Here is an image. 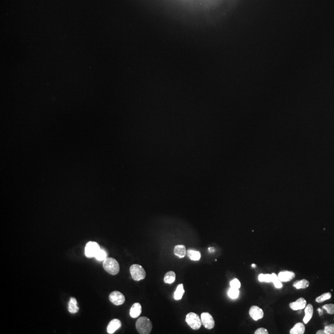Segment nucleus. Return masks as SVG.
<instances>
[{
	"label": "nucleus",
	"instance_id": "f257e3e1",
	"mask_svg": "<svg viewBox=\"0 0 334 334\" xmlns=\"http://www.w3.org/2000/svg\"><path fill=\"white\" fill-rule=\"evenodd\" d=\"M136 327L138 332L141 334H149L152 329V324L150 320L145 316L141 317L136 323Z\"/></svg>",
	"mask_w": 334,
	"mask_h": 334
},
{
	"label": "nucleus",
	"instance_id": "f03ea898",
	"mask_svg": "<svg viewBox=\"0 0 334 334\" xmlns=\"http://www.w3.org/2000/svg\"><path fill=\"white\" fill-rule=\"evenodd\" d=\"M104 269L111 275H116L119 271V265L118 261L112 258H107L103 263Z\"/></svg>",
	"mask_w": 334,
	"mask_h": 334
},
{
	"label": "nucleus",
	"instance_id": "7ed1b4c3",
	"mask_svg": "<svg viewBox=\"0 0 334 334\" xmlns=\"http://www.w3.org/2000/svg\"><path fill=\"white\" fill-rule=\"evenodd\" d=\"M186 322L194 330H198L201 327L202 321L200 317L194 313H189L186 316Z\"/></svg>",
	"mask_w": 334,
	"mask_h": 334
},
{
	"label": "nucleus",
	"instance_id": "20e7f679",
	"mask_svg": "<svg viewBox=\"0 0 334 334\" xmlns=\"http://www.w3.org/2000/svg\"><path fill=\"white\" fill-rule=\"evenodd\" d=\"M130 273L133 279L135 281L143 280L146 276V273L144 268L138 264H133L131 266Z\"/></svg>",
	"mask_w": 334,
	"mask_h": 334
},
{
	"label": "nucleus",
	"instance_id": "39448f33",
	"mask_svg": "<svg viewBox=\"0 0 334 334\" xmlns=\"http://www.w3.org/2000/svg\"><path fill=\"white\" fill-rule=\"evenodd\" d=\"M100 247L98 244L94 241H89L87 243L85 248V254L89 258L95 257L100 251Z\"/></svg>",
	"mask_w": 334,
	"mask_h": 334
},
{
	"label": "nucleus",
	"instance_id": "423d86ee",
	"mask_svg": "<svg viewBox=\"0 0 334 334\" xmlns=\"http://www.w3.org/2000/svg\"><path fill=\"white\" fill-rule=\"evenodd\" d=\"M201 321L203 325L207 329H212L215 326V321L211 314L203 313L201 314Z\"/></svg>",
	"mask_w": 334,
	"mask_h": 334
},
{
	"label": "nucleus",
	"instance_id": "0eeeda50",
	"mask_svg": "<svg viewBox=\"0 0 334 334\" xmlns=\"http://www.w3.org/2000/svg\"><path fill=\"white\" fill-rule=\"evenodd\" d=\"M110 301L116 306L123 304L125 301V297L121 292L118 291L113 292L109 296Z\"/></svg>",
	"mask_w": 334,
	"mask_h": 334
},
{
	"label": "nucleus",
	"instance_id": "6e6552de",
	"mask_svg": "<svg viewBox=\"0 0 334 334\" xmlns=\"http://www.w3.org/2000/svg\"><path fill=\"white\" fill-rule=\"evenodd\" d=\"M249 313L251 318L254 321H258L264 317L263 310L259 306H251Z\"/></svg>",
	"mask_w": 334,
	"mask_h": 334
},
{
	"label": "nucleus",
	"instance_id": "1a4fd4ad",
	"mask_svg": "<svg viewBox=\"0 0 334 334\" xmlns=\"http://www.w3.org/2000/svg\"><path fill=\"white\" fill-rule=\"evenodd\" d=\"M306 301L303 298H300L298 299L296 301L291 303L290 304V307L292 310L294 311L301 310L306 307Z\"/></svg>",
	"mask_w": 334,
	"mask_h": 334
},
{
	"label": "nucleus",
	"instance_id": "9d476101",
	"mask_svg": "<svg viewBox=\"0 0 334 334\" xmlns=\"http://www.w3.org/2000/svg\"><path fill=\"white\" fill-rule=\"evenodd\" d=\"M278 277L281 281L287 282L291 281L295 277V273L290 271H281L279 272Z\"/></svg>",
	"mask_w": 334,
	"mask_h": 334
},
{
	"label": "nucleus",
	"instance_id": "9b49d317",
	"mask_svg": "<svg viewBox=\"0 0 334 334\" xmlns=\"http://www.w3.org/2000/svg\"><path fill=\"white\" fill-rule=\"evenodd\" d=\"M121 326V322L119 319H115L112 320L108 325L107 332L110 334L113 333L116 330L120 328Z\"/></svg>",
	"mask_w": 334,
	"mask_h": 334
},
{
	"label": "nucleus",
	"instance_id": "f8f14e48",
	"mask_svg": "<svg viewBox=\"0 0 334 334\" xmlns=\"http://www.w3.org/2000/svg\"><path fill=\"white\" fill-rule=\"evenodd\" d=\"M313 312H314V310H313V305L311 304H307L306 307H305V311H304L305 316L303 318V322L304 324H307L308 322H309V321L311 320V319L313 317Z\"/></svg>",
	"mask_w": 334,
	"mask_h": 334
},
{
	"label": "nucleus",
	"instance_id": "ddd939ff",
	"mask_svg": "<svg viewBox=\"0 0 334 334\" xmlns=\"http://www.w3.org/2000/svg\"><path fill=\"white\" fill-rule=\"evenodd\" d=\"M142 312V306L139 303H134L130 310V316L133 318L139 317Z\"/></svg>",
	"mask_w": 334,
	"mask_h": 334
},
{
	"label": "nucleus",
	"instance_id": "4468645a",
	"mask_svg": "<svg viewBox=\"0 0 334 334\" xmlns=\"http://www.w3.org/2000/svg\"><path fill=\"white\" fill-rule=\"evenodd\" d=\"M305 332V326L301 322H298L290 330V334H303Z\"/></svg>",
	"mask_w": 334,
	"mask_h": 334
},
{
	"label": "nucleus",
	"instance_id": "2eb2a0df",
	"mask_svg": "<svg viewBox=\"0 0 334 334\" xmlns=\"http://www.w3.org/2000/svg\"><path fill=\"white\" fill-rule=\"evenodd\" d=\"M174 253L179 258H183L186 254V247L184 245H177L174 247Z\"/></svg>",
	"mask_w": 334,
	"mask_h": 334
},
{
	"label": "nucleus",
	"instance_id": "dca6fc26",
	"mask_svg": "<svg viewBox=\"0 0 334 334\" xmlns=\"http://www.w3.org/2000/svg\"><path fill=\"white\" fill-rule=\"evenodd\" d=\"M68 310L72 314H74V313H78V311H79V307L78 306V302H77V300L74 298H71L70 299V301L69 302Z\"/></svg>",
	"mask_w": 334,
	"mask_h": 334
},
{
	"label": "nucleus",
	"instance_id": "f3484780",
	"mask_svg": "<svg viewBox=\"0 0 334 334\" xmlns=\"http://www.w3.org/2000/svg\"><path fill=\"white\" fill-rule=\"evenodd\" d=\"M293 285L296 289H301V288L304 289V288H307L308 287H309L310 282H309V281L306 280V279H303V280H301L296 281L295 282H294Z\"/></svg>",
	"mask_w": 334,
	"mask_h": 334
},
{
	"label": "nucleus",
	"instance_id": "a211bd4d",
	"mask_svg": "<svg viewBox=\"0 0 334 334\" xmlns=\"http://www.w3.org/2000/svg\"><path fill=\"white\" fill-rule=\"evenodd\" d=\"M187 255L191 260L194 261H199L200 259V257H201L200 253L199 251L191 250V249H189L187 251Z\"/></svg>",
	"mask_w": 334,
	"mask_h": 334
},
{
	"label": "nucleus",
	"instance_id": "6ab92c4d",
	"mask_svg": "<svg viewBox=\"0 0 334 334\" xmlns=\"http://www.w3.org/2000/svg\"><path fill=\"white\" fill-rule=\"evenodd\" d=\"M185 293V290L183 288V285L180 284L179 285L174 293V298L176 300H179L181 299Z\"/></svg>",
	"mask_w": 334,
	"mask_h": 334
},
{
	"label": "nucleus",
	"instance_id": "aec40b11",
	"mask_svg": "<svg viewBox=\"0 0 334 334\" xmlns=\"http://www.w3.org/2000/svg\"><path fill=\"white\" fill-rule=\"evenodd\" d=\"M176 278V274L173 271L168 272L164 277V281L166 284H171L174 281Z\"/></svg>",
	"mask_w": 334,
	"mask_h": 334
},
{
	"label": "nucleus",
	"instance_id": "412c9836",
	"mask_svg": "<svg viewBox=\"0 0 334 334\" xmlns=\"http://www.w3.org/2000/svg\"><path fill=\"white\" fill-rule=\"evenodd\" d=\"M240 295V291L239 289L234 288L231 287L228 292V296L232 299H237Z\"/></svg>",
	"mask_w": 334,
	"mask_h": 334
},
{
	"label": "nucleus",
	"instance_id": "4be33fe9",
	"mask_svg": "<svg viewBox=\"0 0 334 334\" xmlns=\"http://www.w3.org/2000/svg\"><path fill=\"white\" fill-rule=\"evenodd\" d=\"M258 280L261 282H271L272 281V274H260L258 277Z\"/></svg>",
	"mask_w": 334,
	"mask_h": 334
},
{
	"label": "nucleus",
	"instance_id": "5701e85b",
	"mask_svg": "<svg viewBox=\"0 0 334 334\" xmlns=\"http://www.w3.org/2000/svg\"><path fill=\"white\" fill-rule=\"evenodd\" d=\"M107 253L104 250V249H100V251L98 252V253L97 254V255H95V259L99 261H104L105 259H107Z\"/></svg>",
	"mask_w": 334,
	"mask_h": 334
},
{
	"label": "nucleus",
	"instance_id": "b1692460",
	"mask_svg": "<svg viewBox=\"0 0 334 334\" xmlns=\"http://www.w3.org/2000/svg\"><path fill=\"white\" fill-rule=\"evenodd\" d=\"M272 282L273 283L275 287L277 288H281L282 287V284L281 283V281L280 280L278 277L274 273H272Z\"/></svg>",
	"mask_w": 334,
	"mask_h": 334
},
{
	"label": "nucleus",
	"instance_id": "393cba45",
	"mask_svg": "<svg viewBox=\"0 0 334 334\" xmlns=\"http://www.w3.org/2000/svg\"><path fill=\"white\" fill-rule=\"evenodd\" d=\"M331 297H332V295L330 293H325L319 296V297H317L316 299V301L317 303H322L325 300L329 299L330 298H331Z\"/></svg>",
	"mask_w": 334,
	"mask_h": 334
},
{
	"label": "nucleus",
	"instance_id": "a878e982",
	"mask_svg": "<svg viewBox=\"0 0 334 334\" xmlns=\"http://www.w3.org/2000/svg\"><path fill=\"white\" fill-rule=\"evenodd\" d=\"M323 309L325 310L327 312L330 314H334V304H328L322 306Z\"/></svg>",
	"mask_w": 334,
	"mask_h": 334
},
{
	"label": "nucleus",
	"instance_id": "bb28decb",
	"mask_svg": "<svg viewBox=\"0 0 334 334\" xmlns=\"http://www.w3.org/2000/svg\"><path fill=\"white\" fill-rule=\"evenodd\" d=\"M230 286L232 288L239 289L241 287V283L239 280H238L237 278H235L230 281Z\"/></svg>",
	"mask_w": 334,
	"mask_h": 334
},
{
	"label": "nucleus",
	"instance_id": "cd10ccee",
	"mask_svg": "<svg viewBox=\"0 0 334 334\" xmlns=\"http://www.w3.org/2000/svg\"><path fill=\"white\" fill-rule=\"evenodd\" d=\"M324 331L326 334H334V324L325 326Z\"/></svg>",
	"mask_w": 334,
	"mask_h": 334
},
{
	"label": "nucleus",
	"instance_id": "c85d7f7f",
	"mask_svg": "<svg viewBox=\"0 0 334 334\" xmlns=\"http://www.w3.org/2000/svg\"><path fill=\"white\" fill-rule=\"evenodd\" d=\"M254 333L255 334H268L269 332H268V331L266 328L261 327V328L257 329L255 330V332H254Z\"/></svg>",
	"mask_w": 334,
	"mask_h": 334
},
{
	"label": "nucleus",
	"instance_id": "c756f323",
	"mask_svg": "<svg viewBox=\"0 0 334 334\" xmlns=\"http://www.w3.org/2000/svg\"><path fill=\"white\" fill-rule=\"evenodd\" d=\"M317 311H319V316H322V315H323L324 313H323V311H322V310L320 309V308H318V309H317Z\"/></svg>",
	"mask_w": 334,
	"mask_h": 334
},
{
	"label": "nucleus",
	"instance_id": "7c9ffc66",
	"mask_svg": "<svg viewBox=\"0 0 334 334\" xmlns=\"http://www.w3.org/2000/svg\"><path fill=\"white\" fill-rule=\"evenodd\" d=\"M316 333H317V334H325V332L324 330H320L317 331Z\"/></svg>",
	"mask_w": 334,
	"mask_h": 334
},
{
	"label": "nucleus",
	"instance_id": "2f4dec72",
	"mask_svg": "<svg viewBox=\"0 0 334 334\" xmlns=\"http://www.w3.org/2000/svg\"><path fill=\"white\" fill-rule=\"evenodd\" d=\"M209 251L210 252H214L215 251V249L214 248H209Z\"/></svg>",
	"mask_w": 334,
	"mask_h": 334
},
{
	"label": "nucleus",
	"instance_id": "473e14b6",
	"mask_svg": "<svg viewBox=\"0 0 334 334\" xmlns=\"http://www.w3.org/2000/svg\"><path fill=\"white\" fill-rule=\"evenodd\" d=\"M252 267H255V265L253 264H252Z\"/></svg>",
	"mask_w": 334,
	"mask_h": 334
}]
</instances>
